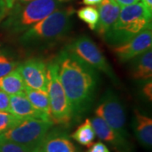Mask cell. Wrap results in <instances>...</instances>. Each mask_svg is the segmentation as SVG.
<instances>
[{"mask_svg":"<svg viewBox=\"0 0 152 152\" xmlns=\"http://www.w3.org/2000/svg\"><path fill=\"white\" fill-rule=\"evenodd\" d=\"M10 10V8L9 7L5 0H0V22L8 15Z\"/></svg>","mask_w":152,"mask_h":152,"instance_id":"obj_26","label":"cell"},{"mask_svg":"<svg viewBox=\"0 0 152 152\" xmlns=\"http://www.w3.org/2000/svg\"><path fill=\"white\" fill-rule=\"evenodd\" d=\"M68 1L69 0H33L15 4L8 14L5 26L14 34H22Z\"/></svg>","mask_w":152,"mask_h":152,"instance_id":"obj_4","label":"cell"},{"mask_svg":"<svg viewBox=\"0 0 152 152\" xmlns=\"http://www.w3.org/2000/svg\"><path fill=\"white\" fill-rule=\"evenodd\" d=\"M120 7L114 0H102L98 5L99 20L96 27V31L104 37L113 27L119 15Z\"/></svg>","mask_w":152,"mask_h":152,"instance_id":"obj_14","label":"cell"},{"mask_svg":"<svg viewBox=\"0 0 152 152\" xmlns=\"http://www.w3.org/2000/svg\"><path fill=\"white\" fill-rule=\"evenodd\" d=\"M102 0H82V4L87 6H98Z\"/></svg>","mask_w":152,"mask_h":152,"instance_id":"obj_29","label":"cell"},{"mask_svg":"<svg viewBox=\"0 0 152 152\" xmlns=\"http://www.w3.org/2000/svg\"><path fill=\"white\" fill-rule=\"evenodd\" d=\"M19 118L8 112H0V134L9 130L20 121Z\"/></svg>","mask_w":152,"mask_h":152,"instance_id":"obj_21","label":"cell"},{"mask_svg":"<svg viewBox=\"0 0 152 152\" xmlns=\"http://www.w3.org/2000/svg\"><path fill=\"white\" fill-rule=\"evenodd\" d=\"M86 152H111L107 146L102 142H96L92 144Z\"/></svg>","mask_w":152,"mask_h":152,"instance_id":"obj_25","label":"cell"},{"mask_svg":"<svg viewBox=\"0 0 152 152\" xmlns=\"http://www.w3.org/2000/svg\"><path fill=\"white\" fill-rule=\"evenodd\" d=\"M10 113L21 119L35 118L51 122L48 115L33 107L24 92L10 96Z\"/></svg>","mask_w":152,"mask_h":152,"instance_id":"obj_12","label":"cell"},{"mask_svg":"<svg viewBox=\"0 0 152 152\" xmlns=\"http://www.w3.org/2000/svg\"><path fill=\"white\" fill-rule=\"evenodd\" d=\"M71 138L81 145L91 146L96 138V134L93 129L91 120L88 118L85 120V122L80 125L71 134Z\"/></svg>","mask_w":152,"mask_h":152,"instance_id":"obj_19","label":"cell"},{"mask_svg":"<svg viewBox=\"0 0 152 152\" xmlns=\"http://www.w3.org/2000/svg\"><path fill=\"white\" fill-rule=\"evenodd\" d=\"M120 7H124V6L130 5L133 4L138 3L139 0H114Z\"/></svg>","mask_w":152,"mask_h":152,"instance_id":"obj_28","label":"cell"},{"mask_svg":"<svg viewBox=\"0 0 152 152\" xmlns=\"http://www.w3.org/2000/svg\"><path fill=\"white\" fill-rule=\"evenodd\" d=\"M66 49L84 63L92 67L94 69L104 73L113 81L117 80V77L109 63L97 45L90 37L86 36H80L74 40Z\"/></svg>","mask_w":152,"mask_h":152,"instance_id":"obj_7","label":"cell"},{"mask_svg":"<svg viewBox=\"0 0 152 152\" xmlns=\"http://www.w3.org/2000/svg\"><path fill=\"white\" fill-rule=\"evenodd\" d=\"M0 152H31L26 147L10 141L0 136Z\"/></svg>","mask_w":152,"mask_h":152,"instance_id":"obj_22","label":"cell"},{"mask_svg":"<svg viewBox=\"0 0 152 152\" xmlns=\"http://www.w3.org/2000/svg\"><path fill=\"white\" fill-rule=\"evenodd\" d=\"M26 86L17 69L0 78V90L9 95H17L24 92Z\"/></svg>","mask_w":152,"mask_h":152,"instance_id":"obj_17","label":"cell"},{"mask_svg":"<svg viewBox=\"0 0 152 152\" xmlns=\"http://www.w3.org/2000/svg\"><path fill=\"white\" fill-rule=\"evenodd\" d=\"M77 16L80 20L84 21L89 28L92 31L96 30V25L99 20V14L97 9L92 6H86L83 7L77 11Z\"/></svg>","mask_w":152,"mask_h":152,"instance_id":"obj_20","label":"cell"},{"mask_svg":"<svg viewBox=\"0 0 152 152\" xmlns=\"http://www.w3.org/2000/svg\"><path fill=\"white\" fill-rule=\"evenodd\" d=\"M134 130L138 140L146 148L152 145V119L141 114L137 109L134 110Z\"/></svg>","mask_w":152,"mask_h":152,"instance_id":"obj_15","label":"cell"},{"mask_svg":"<svg viewBox=\"0 0 152 152\" xmlns=\"http://www.w3.org/2000/svg\"><path fill=\"white\" fill-rule=\"evenodd\" d=\"M14 1V4H22V3H27L30 1H33V0H13Z\"/></svg>","mask_w":152,"mask_h":152,"instance_id":"obj_31","label":"cell"},{"mask_svg":"<svg viewBox=\"0 0 152 152\" xmlns=\"http://www.w3.org/2000/svg\"><path fill=\"white\" fill-rule=\"evenodd\" d=\"M29 88L47 92V64L39 58H30L16 69Z\"/></svg>","mask_w":152,"mask_h":152,"instance_id":"obj_10","label":"cell"},{"mask_svg":"<svg viewBox=\"0 0 152 152\" xmlns=\"http://www.w3.org/2000/svg\"><path fill=\"white\" fill-rule=\"evenodd\" d=\"M10 96L0 90V112L10 113Z\"/></svg>","mask_w":152,"mask_h":152,"instance_id":"obj_24","label":"cell"},{"mask_svg":"<svg viewBox=\"0 0 152 152\" xmlns=\"http://www.w3.org/2000/svg\"><path fill=\"white\" fill-rule=\"evenodd\" d=\"M131 76L134 80H149L152 77V51L147 50L134 58L131 65Z\"/></svg>","mask_w":152,"mask_h":152,"instance_id":"obj_16","label":"cell"},{"mask_svg":"<svg viewBox=\"0 0 152 152\" xmlns=\"http://www.w3.org/2000/svg\"><path fill=\"white\" fill-rule=\"evenodd\" d=\"M47 90L52 123L55 124H68L74 115L60 82L58 68L55 60L47 64Z\"/></svg>","mask_w":152,"mask_h":152,"instance_id":"obj_5","label":"cell"},{"mask_svg":"<svg viewBox=\"0 0 152 152\" xmlns=\"http://www.w3.org/2000/svg\"><path fill=\"white\" fill-rule=\"evenodd\" d=\"M24 93L27 96L28 100L32 104V106L40 112L48 115L51 120V112H50V102L48 92L34 90L29 87H26ZM52 122V121H51Z\"/></svg>","mask_w":152,"mask_h":152,"instance_id":"obj_18","label":"cell"},{"mask_svg":"<svg viewBox=\"0 0 152 152\" xmlns=\"http://www.w3.org/2000/svg\"><path fill=\"white\" fill-rule=\"evenodd\" d=\"M143 93L147 97L148 100H152V83L151 81L148 82L143 88Z\"/></svg>","mask_w":152,"mask_h":152,"instance_id":"obj_27","label":"cell"},{"mask_svg":"<svg viewBox=\"0 0 152 152\" xmlns=\"http://www.w3.org/2000/svg\"><path fill=\"white\" fill-rule=\"evenodd\" d=\"M31 152H45V151H44L41 148V146L39 145V146L36 147L35 149H33L32 151H31Z\"/></svg>","mask_w":152,"mask_h":152,"instance_id":"obj_32","label":"cell"},{"mask_svg":"<svg viewBox=\"0 0 152 152\" xmlns=\"http://www.w3.org/2000/svg\"><path fill=\"white\" fill-rule=\"evenodd\" d=\"M55 61L73 115H80L92 102L97 86V73L67 49L63 50Z\"/></svg>","mask_w":152,"mask_h":152,"instance_id":"obj_1","label":"cell"},{"mask_svg":"<svg viewBox=\"0 0 152 152\" xmlns=\"http://www.w3.org/2000/svg\"><path fill=\"white\" fill-rule=\"evenodd\" d=\"M18 66V63L8 58L6 55L0 53V78L8 75Z\"/></svg>","mask_w":152,"mask_h":152,"instance_id":"obj_23","label":"cell"},{"mask_svg":"<svg viewBox=\"0 0 152 152\" xmlns=\"http://www.w3.org/2000/svg\"><path fill=\"white\" fill-rule=\"evenodd\" d=\"M91 123L96 135L101 140L108 143L109 145H111L114 149H116L118 151L124 152L129 150V145L126 138L120 135L118 132L112 129L103 119L96 116L91 120Z\"/></svg>","mask_w":152,"mask_h":152,"instance_id":"obj_11","label":"cell"},{"mask_svg":"<svg viewBox=\"0 0 152 152\" xmlns=\"http://www.w3.org/2000/svg\"><path fill=\"white\" fill-rule=\"evenodd\" d=\"M143 5L151 14H152V0H142Z\"/></svg>","mask_w":152,"mask_h":152,"instance_id":"obj_30","label":"cell"},{"mask_svg":"<svg viewBox=\"0 0 152 152\" xmlns=\"http://www.w3.org/2000/svg\"><path fill=\"white\" fill-rule=\"evenodd\" d=\"M40 146L45 152H78L67 133L58 129L48 131Z\"/></svg>","mask_w":152,"mask_h":152,"instance_id":"obj_13","label":"cell"},{"mask_svg":"<svg viewBox=\"0 0 152 152\" xmlns=\"http://www.w3.org/2000/svg\"><path fill=\"white\" fill-rule=\"evenodd\" d=\"M151 15L142 3L121 7L117 21L103 38L112 47L124 43L151 26Z\"/></svg>","mask_w":152,"mask_h":152,"instance_id":"obj_3","label":"cell"},{"mask_svg":"<svg viewBox=\"0 0 152 152\" xmlns=\"http://www.w3.org/2000/svg\"><path fill=\"white\" fill-rule=\"evenodd\" d=\"M74 13L72 7L58 9L22 33L20 42L26 47H35L58 41L69 32Z\"/></svg>","mask_w":152,"mask_h":152,"instance_id":"obj_2","label":"cell"},{"mask_svg":"<svg viewBox=\"0 0 152 152\" xmlns=\"http://www.w3.org/2000/svg\"><path fill=\"white\" fill-rule=\"evenodd\" d=\"M5 1L7 2V4H8L9 7L11 9V8L13 7V5H14V1H13V0H5Z\"/></svg>","mask_w":152,"mask_h":152,"instance_id":"obj_33","label":"cell"},{"mask_svg":"<svg viewBox=\"0 0 152 152\" xmlns=\"http://www.w3.org/2000/svg\"><path fill=\"white\" fill-rule=\"evenodd\" d=\"M95 114L103 119L120 135L124 138L128 136L124 109L118 98L112 91L105 94L95 110Z\"/></svg>","mask_w":152,"mask_h":152,"instance_id":"obj_8","label":"cell"},{"mask_svg":"<svg viewBox=\"0 0 152 152\" xmlns=\"http://www.w3.org/2000/svg\"><path fill=\"white\" fill-rule=\"evenodd\" d=\"M151 46L152 31L151 26L143 30L124 43L112 47V50L121 63H125L134 59L147 50L151 49Z\"/></svg>","mask_w":152,"mask_h":152,"instance_id":"obj_9","label":"cell"},{"mask_svg":"<svg viewBox=\"0 0 152 152\" xmlns=\"http://www.w3.org/2000/svg\"><path fill=\"white\" fill-rule=\"evenodd\" d=\"M53 124L49 121L26 118L20 119L14 127L1 134L0 136L32 151L40 145L47 133Z\"/></svg>","mask_w":152,"mask_h":152,"instance_id":"obj_6","label":"cell"}]
</instances>
